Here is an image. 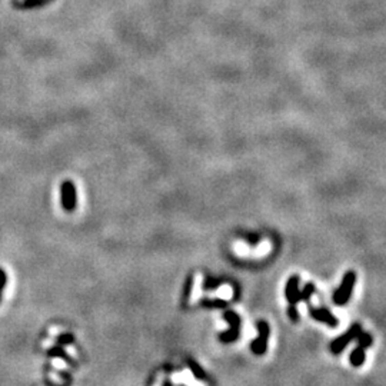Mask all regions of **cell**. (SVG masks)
<instances>
[{
    "label": "cell",
    "mask_w": 386,
    "mask_h": 386,
    "mask_svg": "<svg viewBox=\"0 0 386 386\" xmlns=\"http://www.w3.org/2000/svg\"><path fill=\"white\" fill-rule=\"evenodd\" d=\"M356 283V273L353 271H348L342 278V282L339 285V288L333 292L332 302L336 306H343L349 302V299L352 296L353 288Z\"/></svg>",
    "instance_id": "obj_1"
},
{
    "label": "cell",
    "mask_w": 386,
    "mask_h": 386,
    "mask_svg": "<svg viewBox=\"0 0 386 386\" xmlns=\"http://www.w3.org/2000/svg\"><path fill=\"white\" fill-rule=\"evenodd\" d=\"M362 332V325L359 322H355L345 333H342L339 338H336L335 340L331 342V352L333 355H340V353L345 351V348L352 340H356V338L359 336V333Z\"/></svg>",
    "instance_id": "obj_2"
},
{
    "label": "cell",
    "mask_w": 386,
    "mask_h": 386,
    "mask_svg": "<svg viewBox=\"0 0 386 386\" xmlns=\"http://www.w3.org/2000/svg\"><path fill=\"white\" fill-rule=\"evenodd\" d=\"M60 196H62V208L65 212H73L77 206V193H76V186L72 180H65L60 185Z\"/></svg>",
    "instance_id": "obj_3"
},
{
    "label": "cell",
    "mask_w": 386,
    "mask_h": 386,
    "mask_svg": "<svg viewBox=\"0 0 386 386\" xmlns=\"http://www.w3.org/2000/svg\"><path fill=\"white\" fill-rule=\"evenodd\" d=\"M225 320H228V323L231 326V329L228 332L222 333L219 339L225 343H231L233 340H236L239 336V329H240V316L235 313L233 311H226L224 313Z\"/></svg>",
    "instance_id": "obj_4"
},
{
    "label": "cell",
    "mask_w": 386,
    "mask_h": 386,
    "mask_svg": "<svg viewBox=\"0 0 386 386\" xmlns=\"http://www.w3.org/2000/svg\"><path fill=\"white\" fill-rule=\"evenodd\" d=\"M256 326L259 336L252 342V351L256 355H263L268 351V340H269V332L271 331H269L268 322H265V320H259Z\"/></svg>",
    "instance_id": "obj_5"
},
{
    "label": "cell",
    "mask_w": 386,
    "mask_h": 386,
    "mask_svg": "<svg viewBox=\"0 0 386 386\" xmlns=\"http://www.w3.org/2000/svg\"><path fill=\"white\" fill-rule=\"evenodd\" d=\"M309 315L312 319H315L316 322L325 323L329 328H338L339 326V319L336 316H333L332 312L329 311L328 308H309Z\"/></svg>",
    "instance_id": "obj_6"
},
{
    "label": "cell",
    "mask_w": 386,
    "mask_h": 386,
    "mask_svg": "<svg viewBox=\"0 0 386 386\" xmlns=\"http://www.w3.org/2000/svg\"><path fill=\"white\" fill-rule=\"evenodd\" d=\"M299 278L298 275H292L291 278L288 279L286 286H285V296L289 306H296L298 302H300V289H299Z\"/></svg>",
    "instance_id": "obj_7"
},
{
    "label": "cell",
    "mask_w": 386,
    "mask_h": 386,
    "mask_svg": "<svg viewBox=\"0 0 386 386\" xmlns=\"http://www.w3.org/2000/svg\"><path fill=\"white\" fill-rule=\"evenodd\" d=\"M366 349H363L362 346L356 345V348L353 349L351 355H349V362L353 368H360V366L365 363L366 360Z\"/></svg>",
    "instance_id": "obj_8"
},
{
    "label": "cell",
    "mask_w": 386,
    "mask_h": 386,
    "mask_svg": "<svg viewBox=\"0 0 386 386\" xmlns=\"http://www.w3.org/2000/svg\"><path fill=\"white\" fill-rule=\"evenodd\" d=\"M356 342H358V345L362 346L363 349H368V348H371L372 346V342H373V338H372V335L369 332H362L359 333V336L356 338Z\"/></svg>",
    "instance_id": "obj_9"
},
{
    "label": "cell",
    "mask_w": 386,
    "mask_h": 386,
    "mask_svg": "<svg viewBox=\"0 0 386 386\" xmlns=\"http://www.w3.org/2000/svg\"><path fill=\"white\" fill-rule=\"evenodd\" d=\"M316 292V286L313 283H306L305 285V288L300 291V300H303V302H309V299H311V296L313 295Z\"/></svg>",
    "instance_id": "obj_10"
},
{
    "label": "cell",
    "mask_w": 386,
    "mask_h": 386,
    "mask_svg": "<svg viewBox=\"0 0 386 386\" xmlns=\"http://www.w3.org/2000/svg\"><path fill=\"white\" fill-rule=\"evenodd\" d=\"M220 283H222L220 279H213L210 278V276H208L204 282V289L205 291H213V289H215L216 286H219Z\"/></svg>",
    "instance_id": "obj_11"
},
{
    "label": "cell",
    "mask_w": 386,
    "mask_h": 386,
    "mask_svg": "<svg viewBox=\"0 0 386 386\" xmlns=\"http://www.w3.org/2000/svg\"><path fill=\"white\" fill-rule=\"evenodd\" d=\"M202 305L210 306V308H222V306H226V302L222 299H202Z\"/></svg>",
    "instance_id": "obj_12"
},
{
    "label": "cell",
    "mask_w": 386,
    "mask_h": 386,
    "mask_svg": "<svg viewBox=\"0 0 386 386\" xmlns=\"http://www.w3.org/2000/svg\"><path fill=\"white\" fill-rule=\"evenodd\" d=\"M188 365H189V368L192 369V372L195 373V376H197V378H200V379H204L205 378V373L202 372V369H200V366L196 365L195 362L192 359L188 360Z\"/></svg>",
    "instance_id": "obj_13"
},
{
    "label": "cell",
    "mask_w": 386,
    "mask_h": 386,
    "mask_svg": "<svg viewBox=\"0 0 386 386\" xmlns=\"http://www.w3.org/2000/svg\"><path fill=\"white\" fill-rule=\"evenodd\" d=\"M192 283H193V278L190 275L188 280H186V285H185V291H183V302H188V299L190 296V291H192Z\"/></svg>",
    "instance_id": "obj_14"
},
{
    "label": "cell",
    "mask_w": 386,
    "mask_h": 386,
    "mask_svg": "<svg viewBox=\"0 0 386 386\" xmlns=\"http://www.w3.org/2000/svg\"><path fill=\"white\" fill-rule=\"evenodd\" d=\"M288 316H289V319H291L292 322H298L299 313L296 306H289V308H288Z\"/></svg>",
    "instance_id": "obj_15"
},
{
    "label": "cell",
    "mask_w": 386,
    "mask_h": 386,
    "mask_svg": "<svg viewBox=\"0 0 386 386\" xmlns=\"http://www.w3.org/2000/svg\"><path fill=\"white\" fill-rule=\"evenodd\" d=\"M6 283H7L6 272H5L3 269H2V268H0V293L3 292V289H5Z\"/></svg>",
    "instance_id": "obj_16"
},
{
    "label": "cell",
    "mask_w": 386,
    "mask_h": 386,
    "mask_svg": "<svg viewBox=\"0 0 386 386\" xmlns=\"http://www.w3.org/2000/svg\"><path fill=\"white\" fill-rule=\"evenodd\" d=\"M73 338H72V335H62L60 338H59V343H69V342H72Z\"/></svg>",
    "instance_id": "obj_17"
},
{
    "label": "cell",
    "mask_w": 386,
    "mask_h": 386,
    "mask_svg": "<svg viewBox=\"0 0 386 386\" xmlns=\"http://www.w3.org/2000/svg\"><path fill=\"white\" fill-rule=\"evenodd\" d=\"M0 299H2V293H0Z\"/></svg>",
    "instance_id": "obj_18"
}]
</instances>
